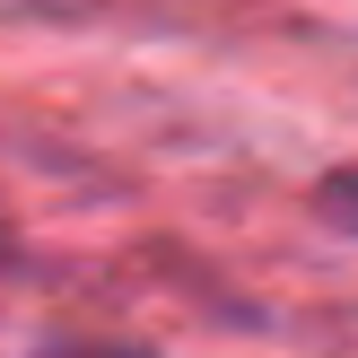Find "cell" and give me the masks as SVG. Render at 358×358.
Listing matches in <instances>:
<instances>
[{
	"label": "cell",
	"mask_w": 358,
	"mask_h": 358,
	"mask_svg": "<svg viewBox=\"0 0 358 358\" xmlns=\"http://www.w3.org/2000/svg\"><path fill=\"white\" fill-rule=\"evenodd\" d=\"M324 210H332V219H341V227H358V175H332V192H324Z\"/></svg>",
	"instance_id": "obj_1"
}]
</instances>
